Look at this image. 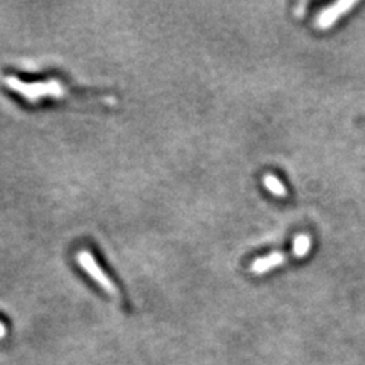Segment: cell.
<instances>
[{
    "mask_svg": "<svg viewBox=\"0 0 365 365\" xmlns=\"http://www.w3.org/2000/svg\"><path fill=\"white\" fill-rule=\"evenodd\" d=\"M4 83L9 90L16 91L17 95L31 102V104H37L43 99H73L68 87L56 78L48 79V81L25 83L16 76H6Z\"/></svg>",
    "mask_w": 365,
    "mask_h": 365,
    "instance_id": "cell-1",
    "label": "cell"
},
{
    "mask_svg": "<svg viewBox=\"0 0 365 365\" xmlns=\"http://www.w3.org/2000/svg\"><path fill=\"white\" fill-rule=\"evenodd\" d=\"M76 262L78 265L83 268V271L91 277L98 287L101 289H104V292H107L113 299H120V292L118 289L114 282L107 276L106 271L101 268V265L96 262L95 256L90 253L87 250H79L76 253Z\"/></svg>",
    "mask_w": 365,
    "mask_h": 365,
    "instance_id": "cell-2",
    "label": "cell"
},
{
    "mask_svg": "<svg viewBox=\"0 0 365 365\" xmlns=\"http://www.w3.org/2000/svg\"><path fill=\"white\" fill-rule=\"evenodd\" d=\"M358 5V0H341L332 6L324 8L315 20V26L318 29H329L335 25V21L344 16L349 9Z\"/></svg>",
    "mask_w": 365,
    "mask_h": 365,
    "instance_id": "cell-3",
    "label": "cell"
},
{
    "mask_svg": "<svg viewBox=\"0 0 365 365\" xmlns=\"http://www.w3.org/2000/svg\"><path fill=\"white\" fill-rule=\"evenodd\" d=\"M284 262H287V255L280 253V251H274V253H271L265 257L256 259L253 264L250 265V271L256 274V276H260V274H265V272L271 271L272 268L284 264Z\"/></svg>",
    "mask_w": 365,
    "mask_h": 365,
    "instance_id": "cell-4",
    "label": "cell"
},
{
    "mask_svg": "<svg viewBox=\"0 0 365 365\" xmlns=\"http://www.w3.org/2000/svg\"><path fill=\"white\" fill-rule=\"evenodd\" d=\"M264 186L267 190H269L274 197L277 198H287L288 197V190L283 186V182L272 174H265L264 175Z\"/></svg>",
    "mask_w": 365,
    "mask_h": 365,
    "instance_id": "cell-5",
    "label": "cell"
},
{
    "mask_svg": "<svg viewBox=\"0 0 365 365\" xmlns=\"http://www.w3.org/2000/svg\"><path fill=\"white\" fill-rule=\"evenodd\" d=\"M311 244H312V241H311L309 236H307V235H299V236L295 237V241H294V255L297 257L306 256L307 253H309Z\"/></svg>",
    "mask_w": 365,
    "mask_h": 365,
    "instance_id": "cell-6",
    "label": "cell"
},
{
    "mask_svg": "<svg viewBox=\"0 0 365 365\" xmlns=\"http://www.w3.org/2000/svg\"><path fill=\"white\" fill-rule=\"evenodd\" d=\"M5 334H6V330H5V326H4V323H0V338H2V336H5Z\"/></svg>",
    "mask_w": 365,
    "mask_h": 365,
    "instance_id": "cell-7",
    "label": "cell"
}]
</instances>
